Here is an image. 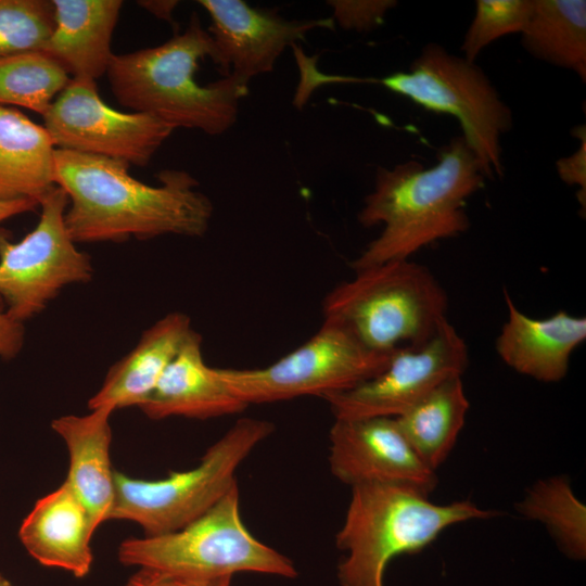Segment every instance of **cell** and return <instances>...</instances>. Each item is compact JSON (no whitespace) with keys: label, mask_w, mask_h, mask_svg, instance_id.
<instances>
[{"label":"cell","mask_w":586,"mask_h":586,"mask_svg":"<svg viewBox=\"0 0 586 586\" xmlns=\"http://www.w3.org/2000/svg\"><path fill=\"white\" fill-rule=\"evenodd\" d=\"M129 164L56 149L54 182L68 198L64 221L75 243L203 237L214 206L182 169H163L158 186L133 178Z\"/></svg>","instance_id":"cell-1"},{"label":"cell","mask_w":586,"mask_h":586,"mask_svg":"<svg viewBox=\"0 0 586 586\" xmlns=\"http://www.w3.org/2000/svg\"><path fill=\"white\" fill-rule=\"evenodd\" d=\"M487 175L464 138L454 137L425 168L407 161L377 169L373 191L365 198L358 221L366 228L383 225L352 263L355 271L391 260L409 259L425 245L459 235L469 228L467 200Z\"/></svg>","instance_id":"cell-2"},{"label":"cell","mask_w":586,"mask_h":586,"mask_svg":"<svg viewBox=\"0 0 586 586\" xmlns=\"http://www.w3.org/2000/svg\"><path fill=\"white\" fill-rule=\"evenodd\" d=\"M206 58L215 63L214 40L193 14L188 27L166 42L114 54L106 76L120 105L154 116L174 129L217 136L235 123L249 81L228 75L201 85L195 75Z\"/></svg>","instance_id":"cell-3"},{"label":"cell","mask_w":586,"mask_h":586,"mask_svg":"<svg viewBox=\"0 0 586 586\" xmlns=\"http://www.w3.org/2000/svg\"><path fill=\"white\" fill-rule=\"evenodd\" d=\"M409 486L367 483L352 487L336 547L347 551L337 566L341 586H383L388 562L415 553L457 523L496 517L469 500L436 505Z\"/></svg>","instance_id":"cell-4"},{"label":"cell","mask_w":586,"mask_h":586,"mask_svg":"<svg viewBox=\"0 0 586 586\" xmlns=\"http://www.w3.org/2000/svg\"><path fill=\"white\" fill-rule=\"evenodd\" d=\"M447 294L437 279L409 259L358 270L322 302L323 320L380 353L426 342L447 319Z\"/></svg>","instance_id":"cell-5"},{"label":"cell","mask_w":586,"mask_h":586,"mask_svg":"<svg viewBox=\"0 0 586 586\" xmlns=\"http://www.w3.org/2000/svg\"><path fill=\"white\" fill-rule=\"evenodd\" d=\"M273 431L270 421L241 418L192 469L170 472L157 480L135 479L114 471L115 499L110 520L135 522L145 536L186 526L237 485L238 467Z\"/></svg>","instance_id":"cell-6"},{"label":"cell","mask_w":586,"mask_h":586,"mask_svg":"<svg viewBox=\"0 0 586 586\" xmlns=\"http://www.w3.org/2000/svg\"><path fill=\"white\" fill-rule=\"evenodd\" d=\"M118 560L173 574L199 577L254 572L295 577L293 562L253 536L241 518L238 484L204 514L162 535L125 539Z\"/></svg>","instance_id":"cell-7"},{"label":"cell","mask_w":586,"mask_h":586,"mask_svg":"<svg viewBox=\"0 0 586 586\" xmlns=\"http://www.w3.org/2000/svg\"><path fill=\"white\" fill-rule=\"evenodd\" d=\"M374 81L425 110L456 117L487 178L502 176L500 138L512 127V113L474 62L429 43L409 71Z\"/></svg>","instance_id":"cell-8"},{"label":"cell","mask_w":586,"mask_h":586,"mask_svg":"<svg viewBox=\"0 0 586 586\" xmlns=\"http://www.w3.org/2000/svg\"><path fill=\"white\" fill-rule=\"evenodd\" d=\"M391 355L366 347L344 328L323 320L308 341L265 368L218 372L246 406L308 395L324 398L372 378Z\"/></svg>","instance_id":"cell-9"},{"label":"cell","mask_w":586,"mask_h":586,"mask_svg":"<svg viewBox=\"0 0 586 586\" xmlns=\"http://www.w3.org/2000/svg\"><path fill=\"white\" fill-rule=\"evenodd\" d=\"M66 193L55 186L40 202L35 228L17 242L0 229V298L16 321L40 314L67 285L92 279L90 256L71 238L64 221Z\"/></svg>","instance_id":"cell-10"},{"label":"cell","mask_w":586,"mask_h":586,"mask_svg":"<svg viewBox=\"0 0 586 586\" xmlns=\"http://www.w3.org/2000/svg\"><path fill=\"white\" fill-rule=\"evenodd\" d=\"M42 117L56 149L137 166L148 165L175 130L149 114L109 106L95 80L77 78L71 79Z\"/></svg>","instance_id":"cell-11"},{"label":"cell","mask_w":586,"mask_h":586,"mask_svg":"<svg viewBox=\"0 0 586 586\" xmlns=\"http://www.w3.org/2000/svg\"><path fill=\"white\" fill-rule=\"evenodd\" d=\"M468 362L464 340L445 319L426 342L397 348L379 373L323 399L335 419L397 418L444 381L461 377Z\"/></svg>","instance_id":"cell-12"},{"label":"cell","mask_w":586,"mask_h":586,"mask_svg":"<svg viewBox=\"0 0 586 586\" xmlns=\"http://www.w3.org/2000/svg\"><path fill=\"white\" fill-rule=\"evenodd\" d=\"M211 17L215 65L225 76L250 82L269 73L286 47L315 28L334 27L332 17L285 20L276 10L253 8L243 0H199Z\"/></svg>","instance_id":"cell-13"},{"label":"cell","mask_w":586,"mask_h":586,"mask_svg":"<svg viewBox=\"0 0 586 586\" xmlns=\"http://www.w3.org/2000/svg\"><path fill=\"white\" fill-rule=\"evenodd\" d=\"M329 440L330 470L351 487L400 484L429 496L437 485L435 471L418 457L395 418L335 419Z\"/></svg>","instance_id":"cell-14"},{"label":"cell","mask_w":586,"mask_h":586,"mask_svg":"<svg viewBox=\"0 0 586 586\" xmlns=\"http://www.w3.org/2000/svg\"><path fill=\"white\" fill-rule=\"evenodd\" d=\"M504 294L508 318L495 344L501 360L537 381L562 380L572 353L586 339L585 317L559 310L547 318H533L514 305L507 291Z\"/></svg>","instance_id":"cell-15"},{"label":"cell","mask_w":586,"mask_h":586,"mask_svg":"<svg viewBox=\"0 0 586 586\" xmlns=\"http://www.w3.org/2000/svg\"><path fill=\"white\" fill-rule=\"evenodd\" d=\"M99 524L64 482L36 501L18 537L40 564L85 577L91 569V539Z\"/></svg>","instance_id":"cell-16"},{"label":"cell","mask_w":586,"mask_h":586,"mask_svg":"<svg viewBox=\"0 0 586 586\" xmlns=\"http://www.w3.org/2000/svg\"><path fill=\"white\" fill-rule=\"evenodd\" d=\"M246 407L229 390L218 368L206 365L202 336L193 330L139 408L150 419L161 420L216 418L242 412Z\"/></svg>","instance_id":"cell-17"},{"label":"cell","mask_w":586,"mask_h":586,"mask_svg":"<svg viewBox=\"0 0 586 586\" xmlns=\"http://www.w3.org/2000/svg\"><path fill=\"white\" fill-rule=\"evenodd\" d=\"M53 29L41 50L72 78L97 80L114 55L112 36L122 0H51Z\"/></svg>","instance_id":"cell-18"},{"label":"cell","mask_w":586,"mask_h":586,"mask_svg":"<svg viewBox=\"0 0 586 586\" xmlns=\"http://www.w3.org/2000/svg\"><path fill=\"white\" fill-rule=\"evenodd\" d=\"M193 331L190 317L171 311L155 321L136 346L107 371L88 402L89 409L140 407Z\"/></svg>","instance_id":"cell-19"},{"label":"cell","mask_w":586,"mask_h":586,"mask_svg":"<svg viewBox=\"0 0 586 586\" xmlns=\"http://www.w3.org/2000/svg\"><path fill=\"white\" fill-rule=\"evenodd\" d=\"M113 412L101 407L82 416H61L51 422L68 450L69 466L64 482L99 525L110 520L115 499V470L110 456Z\"/></svg>","instance_id":"cell-20"},{"label":"cell","mask_w":586,"mask_h":586,"mask_svg":"<svg viewBox=\"0 0 586 586\" xmlns=\"http://www.w3.org/2000/svg\"><path fill=\"white\" fill-rule=\"evenodd\" d=\"M55 150L44 126L0 106V201L31 200L39 205L55 187Z\"/></svg>","instance_id":"cell-21"},{"label":"cell","mask_w":586,"mask_h":586,"mask_svg":"<svg viewBox=\"0 0 586 586\" xmlns=\"http://www.w3.org/2000/svg\"><path fill=\"white\" fill-rule=\"evenodd\" d=\"M469 407L458 375L437 385L395 420L418 457L435 471L454 448Z\"/></svg>","instance_id":"cell-22"},{"label":"cell","mask_w":586,"mask_h":586,"mask_svg":"<svg viewBox=\"0 0 586 586\" xmlns=\"http://www.w3.org/2000/svg\"><path fill=\"white\" fill-rule=\"evenodd\" d=\"M521 35L532 55L586 81V1L533 0Z\"/></svg>","instance_id":"cell-23"},{"label":"cell","mask_w":586,"mask_h":586,"mask_svg":"<svg viewBox=\"0 0 586 586\" xmlns=\"http://www.w3.org/2000/svg\"><path fill=\"white\" fill-rule=\"evenodd\" d=\"M523 517L545 525L559 548L572 559L586 556V507L564 475L542 479L517 504Z\"/></svg>","instance_id":"cell-24"},{"label":"cell","mask_w":586,"mask_h":586,"mask_svg":"<svg viewBox=\"0 0 586 586\" xmlns=\"http://www.w3.org/2000/svg\"><path fill=\"white\" fill-rule=\"evenodd\" d=\"M71 79L66 71L42 51L0 58V106H21L43 116Z\"/></svg>","instance_id":"cell-25"},{"label":"cell","mask_w":586,"mask_h":586,"mask_svg":"<svg viewBox=\"0 0 586 586\" xmlns=\"http://www.w3.org/2000/svg\"><path fill=\"white\" fill-rule=\"evenodd\" d=\"M53 24L51 0H0V58L40 51Z\"/></svg>","instance_id":"cell-26"},{"label":"cell","mask_w":586,"mask_h":586,"mask_svg":"<svg viewBox=\"0 0 586 586\" xmlns=\"http://www.w3.org/2000/svg\"><path fill=\"white\" fill-rule=\"evenodd\" d=\"M533 0H477L474 17L466 33L461 51L474 62L493 41L523 30L532 11Z\"/></svg>","instance_id":"cell-27"},{"label":"cell","mask_w":586,"mask_h":586,"mask_svg":"<svg viewBox=\"0 0 586 586\" xmlns=\"http://www.w3.org/2000/svg\"><path fill=\"white\" fill-rule=\"evenodd\" d=\"M333 21L346 30L370 31L384 20L388 10L397 2L394 0H330Z\"/></svg>","instance_id":"cell-28"},{"label":"cell","mask_w":586,"mask_h":586,"mask_svg":"<svg viewBox=\"0 0 586 586\" xmlns=\"http://www.w3.org/2000/svg\"><path fill=\"white\" fill-rule=\"evenodd\" d=\"M572 135L579 140L578 149L571 155L557 161V171L563 182L577 186V199L585 213L586 205V127L578 125Z\"/></svg>","instance_id":"cell-29"},{"label":"cell","mask_w":586,"mask_h":586,"mask_svg":"<svg viewBox=\"0 0 586 586\" xmlns=\"http://www.w3.org/2000/svg\"><path fill=\"white\" fill-rule=\"evenodd\" d=\"M232 576L199 577L139 569L126 586H231Z\"/></svg>","instance_id":"cell-30"},{"label":"cell","mask_w":586,"mask_h":586,"mask_svg":"<svg viewBox=\"0 0 586 586\" xmlns=\"http://www.w3.org/2000/svg\"><path fill=\"white\" fill-rule=\"evenodd\" d=\"M24 345L23 323L14 320L0 298V359L14 358Z\"/></svg>","instance_id":"cell-31"},{"label":"cell","mask_w":586,"mask_h":586,"mask_svg":"<svg viewBox=\"0 0 586 586\" xmlns=\"http://www.w3.org/2000/svg\"><path fill=\"white\" fill-rule=\"evenodd\" d=\"M178 3L179 2L175 0L138 1V4L145 9L148 12H150L157 18L167 21L169 23L174 22L173 13Z\"/></svg>","instance_id":"cell-32"},{"label":"cell","mask_w":586,"mask_h":586,"mask_svg":"<svg viewBox=\"0 0 586 586\" xmlns=\"http://www.w3.org/2000/svg\"><path fill=\"white\" fill-rule=\"evenodd\" d=\"M38 203L31 200L0 201V222L11 217L35 211Z\"/></svg>","instance_id":"cell-33"},{"label":"cell","mask_w":586,"mask_h":586,"mask_svg":"<svg viewBox=\"0 0 586 586\" xmlns=\"http://www.w3.org/2000/svg\"><path fill=\"white\" fill-rule=\"evenodd\" d=\"M0 586H12L11 583L0 574Z\"/></svg>","instance_id":"cell-34"}]
</instances>
